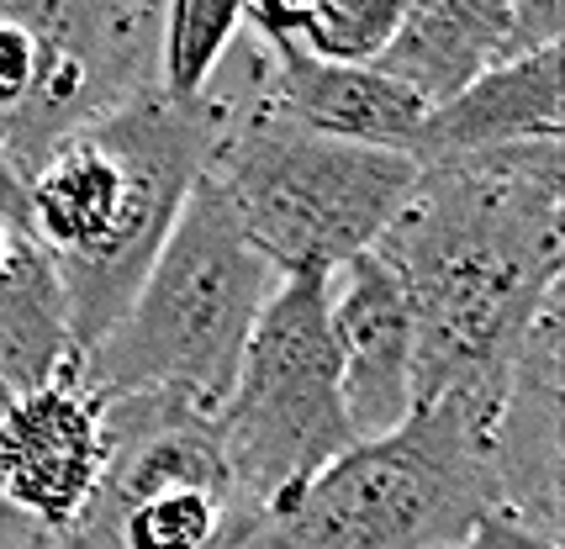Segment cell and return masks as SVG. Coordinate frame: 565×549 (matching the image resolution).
<instances>
[{"label": "cell", "mask_w": 565, "mask_h": 549, "mask_svg": "<svg viewBox=\"0 0 565 549\" xmlns=\"http://www.w3.org/2000/svg\"><path fill=\"white\" fill-rule=\"evenodd\" d=\"M0 217L26 223V185H22V175L6 164V153H0Z\"/></svg>", "instance_id": "obj_19"}, {"label": "cell", "mask_w": 565, "mask_h": 549, "mask_svg": "<svg viewBox=\"0 0 565 549\" xmlns=\"http://www.w3.org/2000/svg\"><path fill=\"white\" fill-rule=\"evenodd\" d=\"M460 549H561V545H555V539H540V534H529V528L513 524V518H492V524L476 528Z\"/></svg>", "instance_id": "obj_17"}, {"label": "cell", "mask_w": 565, "mask_h": 549, "mask_svg": "<svg viewBox=\"0 0 565 549\" xmlns=\"http://www.w3.org/2000/svg\"><path fill=\"white\" fill-rule=\"evenodd\" d=\"M328 333L354 439H386L413 418V301L386 254L370 249L328 280Z\"/></svg>", "instance_id": "obj_11"}, {"label": "cell", "mask_w": 565, "mask_h": 549, "mask_svg": "<svg viewBox=\"0 0 565 549\" xmlns=\"http://www.w3.org/2000/svg\"><path fill=\"white\" fill-rule=\"evenodd\" d=\"M227 465L244 502L270 513L360 439L339 391V354L328 333V280L280 274L248 333L233 391L217 407Z\"/></svg>", "instance_id": "obj_7"}, {"label": "cell", "mask_w": 565, "mask_h": 549, "mask_svg": "<svg viewBox=\"0 0 565 549\" xmlns=\"http://www.w3.org/2000/svg\"><path fill=\"white\" fill-rule=\"evenodd\" d=\"M561 0H428V6H402L392 43L370 69L396 79L434 111L487 69L561 49Z\"/></svg>", "instance_id": "obj_10"}, {"label": "cell", "mask_w": 565, "mask_h": 549, "mask_svg": "<svg viewBox=\"0 0 565 549\" xmlns=\"http://www.w3.org/2000/svg\"><path fill=\"white\" fill-rule=\"evenodd\" d=\"M254 43L265 53L254 64L259 85L244 96L254 111L291 122L301 132H318V138H339V143H365V149L407 153V159L418 153L428 106L413 90H402L381 69L307 58L280 37H254Z\"/></svg>", "instance_id": "obj_12"}, {"label": "cell", "mask_w": 565, "mask_h": 549, "mask_svg": "<svg viewBox=\"0 0 565 549\" xmlns=\"http://www.w3.org/2000/svg\"><path fill=\"white\" fill-rule=\"evenodd\" d=\"M106 465L85 518L53 549H238L254 528L217 412L170 391L100 401Z\"/></svg>", "instance_id": "obj_6"}, {"label": "cell", "mask_w": 565, "mask_h": 549, "mask_svg": "<svg viewBox=\"0 0 565 549\" xmlns=\"http://www.w3.org/2000/svg\"><path fill=\"white\" fill-rule=\"evenodd\" d=\"M565 85H561V49L529 53L513 64H497L481 79H470L460 96L428 111L418 138V164L466 159V153L529 149V143H561L565 127Z\"/></svg>", "instance_id": "obj_13"}, {"label": "cell", "mask_w": 565, "mask_h": 549, "mask_svg": "<svg viewBox=\"0 0 565 549\" xmlns=\"http://www.w3.org/2000/svg\"><path fill=\"white\" fill-rule=\"evenodd\" d=\"M49 549H53V545H49Z\"/></svg>", "instance_id": "obj_22"}, {"label": "cell", "mask_w": 565, "mask_h": 549, "mask_svg": "<svg viewBox=\"0 0 565 549\" xmlns=\"http://www.w3.org/2000/svg\"><path fill=\"white\" fill-rule=\"evenodd\" d=\"M106 465V412L74 375L0 397V497L58 545L96 497Z\"/></svg>", "instance_id": "obj_9"}, {"label": "cell", "mask_w": 565, "mask_h": 549, "mask_svg": "<svg viewBox=\"0 0 565 549\" xmlns=\"http://www.w3.org/2000/svg\"><path fill=\"white\" fill-rule=\"evenodd\" d=\"M38 545H49V539H43L38 528L26 524V518L17 513V507H11V502L0 497V549H38Z\"/></svg>", "instance_id": "obj_18"}, {"label": "cell", "mask_w": 565, "mask_h": 549, "mask_svg": "<svg viewBox=\"0 0 565 549\" xmlns=\"http://www.w3.org/2000/svg\"><path fill=\"white\" fill-rule=\"evenodd\" d=\"M38 549H49V545H38Z\"/></svg>", "instance_id": "obj_21"}, {"label": "cell", "mask_w": 565, "mask_h": 549, "mask_svg": "<svg viewBox=\"0 0 565 549\" xmlns=\"http://www.w3.org/2000/svg\"><path fill=\"white\" fill-rule=\"evenodd\" d=\"M402 6L392 0H312V6H244V26L254 37H280L322 64H360L370 69L392 43Z\"/></svg>", "instance_id": "obj_15"}, {"label": "cell", "mask_w": 565, "mask_h": 549, "mask_svg": "<svg viewBox=\"0 0 565 549\" xmlns=\"http://www.w3.org/2000/svg\"><path fill=\"white\" fill-rule=\"evenodd\" d=\"M164 6L0 0V153L17 175L70 132L159 90Z\"/></svg>", "instance_id": "obj_8"}, {"label": "cell", "mask_w": 565, "mask_h": 549, "mask_svg": "<svg viewBox=\"0 0 565 549\" xmlns=\"http://www.w3.org/2000/svg\"><path fill=\"white\" fill-rule=\"evenodd\" d=\"M0 397H6V386H0Z\"/></svg>", "instance_id": "obj_20"}, {"label": "cell", "mask_w": 565, "mask_h": 549, "mask_svg": "<svg viewBox=\"0 0 565 549\" xmlns=\"http://www.w3.org/2000/svg\"><path fill=\"white\" fill-rule=\"evenodd\" d=\"M275 280L222 191L201 175L127 312L79 359V380L100 401L170 391L217 412Z\"/></svg>", "instance_id": "obj_4"}, {"label": "cell", "mask_w": 565, "mask_h": 549, "mask_svg": "<svg viewBox=\"0 0 565 549\" xmlns=\"http://www.w3.org/2000/svg\"><path fill=\"white\" fill-rule=\"evenodd\" d=\"M79 370L64 297L32 227L0 217V386L32 391Z\"/></svg>", "instance_id": "obj_14"}, {"label": "cell", "mask_w": 565, "mask_h": 549, "mask_svg": "<svg viewBox=\"0 0 565 549\" xmlns=\"http://www.w3.org/2000/svg\"><path fill=\"white\" fill-rule=\"evenodd\" d=\"M217 100L222 132L206 180L275 274L333 280L386 238L418 180L407 153L301 132L227 90Z\"/></svg>", "instance_id": "obj_5"}, {"label": "cell", "mask_w": 565, "mask_h": 549, "mask_svg": "<svg viewBox=\"0 0 565 549\" xmlns=\"http://www.w3.org/2000/svg\"><path fill=\"white\" fill-rule=\"evenodd\" d=\"M492 428L466 401H428L259 513L238 549H460L508 518Z\"/></svg>", "instance_id": "obj_3"}, {"label": "cell", "mask_w": 565, "mask_h": 549, "mask_svg": "<svg viewBox=\"0 0 565 549\" xmlns=\"http://www.w3.org/2000/svg\"><path fill=\"white\" fill-rule=\"evenodd\" d=\"M244 32V6H217V0H174L164 6L159 26V96L196 106L212 96L227 53L238 49Z\"/></svg>", "instance_id": "obj_16"}, {"label": "cell", "mask_w": 565, "mask_h": 549, "mask_svg": "<svg viewBox=\"0 0 565 549\" xmlns=\"http://www.w3.org/2000/svg\"><path fill=\"white\" fill-rule=\"evenodd\" d=\"M375 249L413 301V401H466L497 423L534 327L561 301V143L418 164Z\"/></svg>", "instance_id": "obj_1"}, {"label": "cell", "mask_w": 565, "mask_h": 549, "mask_svg": "<svg viewBox=\"0 0 565 549\" xmlns=\"http://www.w3.org/2000/svg\"><path fill=\"white\" fill-rule=\"evenodd\" d=\"M222 132L217 90L196 106L148 96L53 143L26 185V227L49 259L74 354L96 349L174 233Z\"/></svg>", "instance_id": "obj_2"}]
</instances>
